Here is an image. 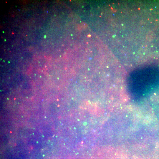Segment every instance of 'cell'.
<instances>
[{"mask_svg":"<svg viewBox=\"0 0 159 159\" xmlns=\"http://www.w3.org/2000/svg\"><path fill=\"white\" fill-rule=\"evenodd\" d=\"M155 36V34L153 32H149L147 35L146 39L148 40L151 41L154 39Z\"/></svg>","mask_w":159,"mask_h":159,"instance_id":"obj_1","label":"cell"}]
</instances>
